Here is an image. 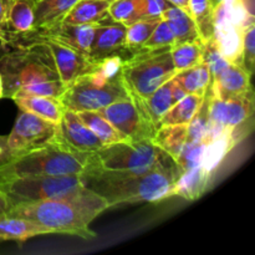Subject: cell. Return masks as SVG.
I'll return each instance as SVG.
<instances>
[{
  "label": "cell",
  "instance_id": "5b68a950",
  "mask_svg": "<svg viewBox=\"0 0 255 255\" xmlns=\"http://www.w3.org/2000/svg\"><path fill=\"white\" fill-rule=\"evenodd\" d=\"M0 189L16 203L40 201L99 202L104 198L87 188L81 176H26L0 181Z\"/></svg>",
  "mask_w": 255,
  "mask_h": 255
},
{
  "label": "cell",
  "instance_id": "2e32d148",
  "mask_svg": "<svg viewBox=\"0 0 255 255\" xmlns=\"http://www.w3.org/2000/svg\"><path fill=\"white\" fill-rule=\"evenodd\" d=\"M252 75L237 64H229L218 76L212 79V96L217 99H233L252 91Z\"/></svg>",
  "mask_w": 255,
  "mask_h": 255
},
{
  "label": "cell",
  "instance_id": "7c38bea8",
  "mask_svg": "<svg viewBox=\"0 0 255 255\" xmlns=\"http://www.w3.org/2000/svg\"><path fill=\"white\" fill-rule=\"evenodd\" d=\"M24 35H26L27 37H31V39L39 40L49 47L50 52L54 57L60 80L66 86V89L70 85L74 84L79 77L87 74L92 69L94 61L90 57L66 46V45H62L55 40L47 39V37L40 36V35L35 34L34 31L26 32Z\"/></svg>",
  "mask_w": 255,
  "mask_h": 255
},
{
  "label": "cell",
  "instance_id": "f1b7e54d",
  "mask_svg": "<svg viewBox=\"0 0 255 255\" xmlns=\"http://www.w3.org/2000/svg\"><path fill=\"white\" fill-rule=\"evenodd\" d=\"M203 45L202 40H197L171 46V57L177 72L203 64Z\"/></svg>",
  "mask_w": 255,
  "mask_h": 255
},
{
  "label": "cell",
  "instance_id": "f546056e",
  "mask_svg": "<svg viewBox=\"0 0 255 255\" xmlns=\"http://www.w3.org/2000/svg\"><path fill=\"white\" fill-rule=\"evenodd\" d=\"M213 0H189V14L196 22L203 42L213 37Z\"/></svg>",
  "mask_w": 255,
  "mask_h": 255
},
{
  "label": "cell",
  "instance_id": "9c48e42d",
  "mask_svg": "<svg viewBox=\"0 0 255 255\" xmlns=\"http://www.w3.org/2000/svg\"><path fill=\"white\" fill-rule=\"evenodd\" d=\"M57 131L59 124L20 110L14 127L6 137L12 158L47 144L56 137Z\"/></svg>",
  "mask_w": 255,
  "mask_h": 255
},
{
  "label": "cell",
  "instance_id": "b9f144b4",
  "mask_svg": "<svg viewBox=\"0 0 255 255\" xmlns=\"http://www.w3.org/2000/svg\"><path fill=\"white\" fill-rule=\"evenodd\" d=\"M11 1L12 0H0V27L4 26L5 21H6L7 11H9Z\"/></svg>",
  "mask_w": 255,
  "mask_h": 255
},
{
  "label": "cell",
  "instance_id": "277c9868",
  "mask_svg": "<svg viewBox=\"0 0 255 255\" xmlns=\"http://www.w3.org/2000/svg\"><path fill=\"white\" fill-rule=\"evenodd\" d=\"M91 153L71 148L57 137L45 146L14 157L0 168V181L26 176H81Z\"/></svg>",
  "mask_w": 255,
  "mask_h": 255
},
{
  "label": "cell",
  "instance_id": "f35d334b",
  "mask_svg": "<svg viewBox=\"0 0 255 255\" xmlns=\"http://www.w3.org/2000/svg\"><path fill=\"white\" fill-rule=\"evenodd\" d=\"M12 158V154L7 147V141L5 136H0V168L4 166L6 162Z\"/></svg>",
  "mask_w": 255,
  "mask_h": 255
},
{
  "label": "cell",
  "instance_id": "ee69618b",
  "mask_svg": "<svg viewBox=\"0 0 255 255\" xmlns=\"http://www.w3.org/2000/svg\"><path fill=\"white\" fill-rule=\"evenodd\" d=\"M5 45H6V39H5L4 31H2V29L0 27V50H1Z\"/></svg>",
  "mask_w": 255,
  "mask_h": 255
},
{
  "label": "cell",
  "instance_id": "ac0fdd59",
  "mask_svg": "<svg viewBox=\"0 0 255 255\" xmlns=\"http://www.w3.org/2000/svg\"><path fill=\"white\" fill-rule=\"evenodd\" d=\"M14 102L19 110L30 112L41 119L59 124L62 119L66 107L59 99L50 96H36V95H24L14 97Z\"/></svg>",
  "mask_w": 255,
  "mask_h": 255
},
{
  "label": "cell",
  "instance_id": "3957f363",
  "mask_svg": "<svg viewBox=\"0 0 255 255\" xmlns=\"http://www.w3.org/2000/svg\"><path fill=\"white\" fill-rule=\"evenodd\" d=\"M107 208L110 206L105 199L99 202L40 201L14 204L7 216L34 222L50 229L52 234H70L92 239L96 233L89 226Z\"/></svg>",
  "mask_w": 255,
  "mask_h": 255
},
{
  "label": "cell",
  "instance_id": "d6a6232c",
  "mask_svg": "<svg viewBox=\"0 0 255 255\" xmlns=\"http://www.w3.org/2000/svg\"><path fill=\"white\" fill-rule=\"evenodd\" d=\"M209 126H211V120L208 114V90H207L203 104L187 126V141H199L206 143Z\"/></svg>",
  "mask_w": 255,
  "mask_h": 255
},
{
  "label": "cell",
  "instance_id": "ffe728a7",
  "mask_svg": "<svg viewBox=\"0 0 255 255\" xmlns=\"http://www.w3.org/2000/svg\"><path fill=\"white\" fill-rule=\"evenodd\" d=\"M44 234H52V232L24 218L10 216L0 218V242L15 241L24 243L27 239Z\"/></svg>",
  "mask_w": 255,
  "mask_h": 255
},
{
  "label": "cell",
  "instance_id": "8992f818",
  "mask_svg": "<svg viewBox=\"0 0 255 255\" xmlns=\"http://www.w3.org/2000/svg\"><path fill=\"white\" fill-rule=\"evenodd\" d=\"M154 168L182 172L176 161L158 148L152 139H139L117 142L92 152L87 171L144 172Z\"/></svg>",
  "mask_w": 255,
  "mask_h": 255
},
{
  "label": "cell",
  "instance_id": "c3c4849f",
  "mask_svg": "<svg viewBox=\"0 0 255 255\" xmlns=\"http://www.w3.org/2000/svg\"><path fill=\"white\" fill-rule=\"evenodd\" d=\"M109 1H114V0H109Z\"/></svg>",
  "mask_w": 255,
  "mask_h": 255
},
{
  "label": "cell",
  "instance_id": "30bf717a",
  "mask_svg": "<svg viewBox=\"0 0 255 255\" xmlns=\"http://www.w3.org/2000/svg\"><path fill=\"white\" fill-rule=\"evenodd\" d=\"M97 112L109 120L112 126L128 141L152 139L157 129L132 99L114 102Z\"/></svg>",
  "mask_w": 255,
  "mask_h": 255
},
{
  "label": "cell",
  "instance_id": "bcb514c9",
  "mask_svg": "<svg viewBox=\"0 0 255 255\" xmlns=\"http://www.w3.org/2000/svg\"><path fill=\"white\" fill-rule=\"evenodd\" d=\"M222 1H226V0H213V2H214V5H217V4H219V2H222Z\"/></svg>",
  "mask_w": 255,
  "mask_h": 255
},
{
  "label": "cell",
  "instance_id": "d6986e66",
  "mask_svg": "<svg viewBox=\"0 0 255 255\" xmlns=\"http://www.w3.org/2000/svg\"><path fill=\"white\" fill-rule=\"evenodd\" d=\"M172 79L164 82L162 86H159L153 94L149 95L146 99H137V97H131L134 102L139 106L144 116L147 117L149 122L154 127H158L159 121L163 117V115L168 111L173 105L172 100Z\"/></svg>",
  "mask_w": 255,
  "mask_h": 255
},
{
  "label": "cell",
  "instance_id": "d590c367",
  "mask_svg": "<svg viewBox=\"0 0 255 255\" xmlns=\"http://www.w3.org/2000/svg\"><path fill=\"white\" fill-rule=\"evenodd\" d=\"M174 44H176V39H174L173 32L169 29L166 20L161 17L157 26L152 31L151 36L148 37V40L144 42L141 49H159V47L173 46Z\"/></svg>",
  "mask_w": 255,
  "mask_h": 255
},
{
  "label": "cell",
  "instance_id": "ba28073f",
  "mask_svg": "<svg viewBox=\"0 0 255 255\" xmlns=\"http://www.w3.org/2000/svg\"><path fill=\"white\" fill-rule=\"evenodd\" d=\"M131 99L122 77L104 81L91 74H85L70 85L60 101L71 111H99L114 102Z\"/></svg>",
  "mask_w": 255,
  "mask_h": 255
},
{
  "label": "cell",
  "instance_id": "74e56055",
  "mask_svg": "<svg viewBox=\"0 0 255 255\" xmlns=\"http://www.w3.org/2000/svg\"><path fill=\"white\" fill-rule=\"evenodd\" d=\"M173 4L168 0H142V16L143 19L162 17L163 12Z\"/></svg>",
  "mask_w": 255,
  "mask_h": 255
},
{
  "label": "cell",
  "instance_id": "e0dca14e",
  "mask_svg": "<svg viewBox=\"0 0 255 255\" xmlns=\"http://www.w3.org/2000/svg\"><path fill=\"white\" fill-rule=\"evenodd\" d=\"M213 173H209L202 166H197L182 172L172 188V196H178L188 201L201 198L208 189Z\"/></svg>",
  "mask_w": 255,
  "mask_h": 255
},
{
  "label": "cell",
  "instance_id": "e575fe53",
  "mask_svg": "<svg viewBox=\"0 0 255 255\" xmlns=\"http://www.w3.org/2000/svg\"><path fill=\"white\" fill-rule=\"evenodd\" d=\"M206 143L199 141H187L182 148L179 156L176 158V163L182 172L194 168L201 163L202 152Z\"/></svg>",
  "mask_w": 255,
  "mask_h": 255
},
{
  "label": "cell",
  "instance_id": "7dc6e473",
  "mask_svg": "<svg viewBox=\"0 0 255 255\" xmlns=\"http://www.w3.org/2000/svg\"><path fill=\"white\" fill-rule=\"evenodd\" d=\"M34 1H39V0H34Z\"/></svg>",
  "mask_w": 255,
  "mask_h": 255
},
{
  "label": "cell",
  "instance_id": "8fae6325",
  "mask_svg": "<svg viewBox=\"0 0 255 255\" xmlns=\"http://www.w3.org/2000/svg\"><path fill=\"white\" fill-rule=\"evenodd\" d=\"M208 114L213 125L223 129L236 128L252 121L254 116L253 90L233 99H217L208 89Z\"/></svg>",
  "mask_w": 255,
  "mask_h": 255
},
{
  "label": "cell",
  "instance_id": "603a6c76",
  "mask_svg": "<svg viewBox=\"0 0 255 255\" xmlns=\"http://www.w3.org/2000/svg\"><path fill=\"white\" fill-rule=\"evenodd\" d=\"M162 19L166 20L173 32L176 44L202 40L193 17L186 10L172 5L163 12Z\"/></svg>",
  "mask_w": 255,
  "mask_h": 255
},
{
  "label": "cell",
  "instance_id": "60d3db41",
  "mask_svg": "<svg viewBox=\"0 0 255 255\" xmlns=\"http://www.w3.org/2000/svg\"><path fill=\"white\" fill-rule=\"evenodd\" d=\"M10 208H11V203H10L9 198L6 194L0 189V218L7 216Z\"/></svg>",
  "mask_w": 255,
  "mask_h": 255
},
{
  "label": "cell",
  "instance_id": "44dd1931",
  "mask_svg": "<svg viewBox=\"0 0 255 255\" xmlns=\"http://www.w3.org/2000/svg\"><path fill=\"white\" fill-rule=\"evenodd\" d=\"M34 0H12L1 27L4 35L26 34L34 30Z\"/></svg>",
  "mask_w": 255,
  "mask_h": 255
},
{
  "label": "cell",
  "instance_id": "4fadbf2b",
  "mask_svg": "<svg viewBox=\"0 0 255 255\" xmlns=\"http://www.w3.org/2000/svg\"><path fill=\"white\" fill-rule=\"evenodd\" d=\"M126 30V25L114 21L110 19L109 15L97 22L96 32H95L94 41L90 50V59L92 61H96V60L116 56V55L126 59L125 55L128 52L125 47Z\"/></svg>",
  "mask_w": 255,
  "mask_h": 255
},
{
  "label": "cell",
  "instance_id": "9a60e30c",
  "mask_svg": "<svg viewBox=\"0 0 255 255\" xmlns=\"http://www.w3.org/2000/svg\"><path fill=\"white\" fill-rule=\"evenodd\" d=\"M32 31L42 37H47L62 45H66L89 57L95 32H96V24L72 25L57 22L49 27L36 29Z\"/></svg>",
  "mask_w": 255,
  "mask_h": 255
},
{
  "label": "cell",
  "instance_id": "5bb4252c",
  "mask_svg": "<svg viewBox=\"0 0 255 255\" xmlns=\"http://www.w3.org/2000/svg\"><path fill=\"white\" fill-rule=\"evenodd\" d=\"M57 137L71 148L86 153H92L104 147L99 137L81 121L76 112L69 109L65 110L59 122Z\"/></svg>",
  "mask_w": 255,
  "mask_h": 255
},
{
  "label": "cell",
  "instance_id": "f6af8a7d",
  "mask_svg": "<svg viewBox=\"0 0 255 255\" xmlns=\"http://www.w3.org/2000/svg\"><path fill=\"white\" fill-rule=\"evenodd\" d=\"M4 97V85H2V79L1 75H0V99Z\"/></svg>",
  "mask_w": 255,
  "mask_h": 255
},
{
  "label": "cell",
  "instance_id": "8d00e7d4",
  "mask_svg": "<svg viewBox=\"0 0 255 255\" xmlns=\"http://www.w3.org/2000/svg\"><path fill=\"white\" fill-rule=\"evenodd\" d=\"M255 64V24L251 22L243 31V42H242V64L246 71L253 75Z\"/></svg>",
  "mask_w": 255,
  "mask_h": 255
},
{
  "label": "cell",
  "instance_id": "52a82bcc",
  "mask_svg": "<svg viewBox=\"0 0 255 255\" xmlns=\"http://www.w3.org/2000/svg\"><path fill=\"white\" fill-rule=\"evenodd\" d=\"M177 74L171 46L139 49L122 62L121 77L131 97L146 99Z\"/></svg>",
  "mask_w": 255,
  "mask_h": 255
},
{
  "label": "cell",
  "instance_id": "4dcf8cb0",
  "mask_svg": "<svg viewBox=\"0 0 255 255\" xmlns=\"http://www.w3.org/2000/svg\"><path fill=\"white\" fill-rule=\"evenodd\" d=\"M161 17H152V19H141L132 22L127 26L126 39H125V47L129 54L137 51L143 46L144 42L151 36L152 31L157 26Z\"/></svg>",
  "mask_w": 255,
  "mask_h": 255
},
{
  "label": "cell",
  "instance_id": "7a4b0ae2",
  "mask_svg": "<svg viewBox=\"0 0 255 255\" xmlns=\"http://www.w3.org/2000/svg\"><path fill=\"white\" fill-rule=\"evenodd\" d=\"M6 45L0 50V75L4 97L35 84L60 80L49 47L26 35H5Z\"/></svg>",
  "mask_w": 255,
  "mask_h": 255
},
{
  "label": "cell",
  "instance_id": "cb8c5ba5",
  "mask_svg": "<svg viewBox=\"0 0 255 255\" xmlns=\"http://www.w3.org/2000/svg\"><path fill=\"white\" fill-rule=\"evenodd\" d=\"M79 0H39L34 2V30L61 22Z\"/></svg>",
  "mask_w": 255,
  "mask_h": 255
},
{
  "label": "cell",
  "instance_id": "6da1fadb",
  "mask_svg": "<svg viewBox=\"0 0 255 255\" xmlns=\"http://www.w3.org/2000/svg\"><path fill=\"white\" fill-rule=\"evenodd\" d=\"M182 172L154 168L144 172H107L89 169L81 174L85 186L110 207L139 202H158L172 197V188Z\"/></svg>",
  "mask_w": 255,
  "mask_h": 255
},
{
  "label": "cell",
  "instance_id": "484cf974",
  "mask_svg": "<svg viewBox=\"0 0 255 255\" xmlns=\"http://www.w3.org/2000/svg\"><path fill=\"white\" fill-rule=\"evenodd\" d=\"M173 80L187 91L188 95H199L204 96L212 82L211 72L206 64H199L197 66L178 71L173 76Z\"/></svg>",
  "mask_w": 255,
  "mask_h": 255
},
{
  "label": "cell",
  "instance_id": "4316f807",
  "mask_svg": "<svg viewBox=\"0 0 255 255\" xmlns=\"http://www.w3.org/2000/svg\"><path fill=\"white\" fill-rule=\"evenodd\" d=\"M204 96L192 94L187 95L181 101L172 105L171 109L161 119L158 127L166 126V125H184V126H188L189 122L192 121V119L198 112L201 105L203 104Z\"/></svg>",
  "mask_w": 255,
  "mask_h": 255
},
{
  "label": "cell",
  "instance_id": "7402d4cb",
  "mask_svg": "<svg viewBox=\"0 0 255 255\" xmlns=\"http://www.w3.org/2000/svg\"><path fill=\"white\" fill-rule=\"evenodd\" d=\"M109 0H79L70 9L61 22L72 25L97 24L107 16Z\"/></svg>",
  "mask_w": 255,
  "mask_h": 255
},
{
  "label": "cell",
  "instance_id": "ab89813d",
  "mask_svg": "<svg viewBox=\"0 0 255 255\" xmlns=\"http://www.w3.org/2000/svg\"><path fill=\"white\" fill-rule=\"evenodd\" d=\"M171 92H172V100H173V105L176 104V102L181 101L182 99H184V97L187 96V91L184 89H182L181 86H179L178 84H177L176 81L173 80V77H172V87H171Z\"/></svg>",
  "mask_w": 255,
  "mask_h": 255
},
{
  "label": "cell",
  "instance_id": "836d02e7",
  "mask_svg": "<svg viewBox=\"0 0 255 255\" xmlns=\"http://www.w3.org/2000/svg\"><path fill=\"white\" fill-rule=\"evenodd\" d=\"M203 64L208 66L212 79L218 76L231 62L222 55L214 37L204 41L203 45Z\"/></svg>",
  "mask_w": 255,
  "mask_h": 255
},
{
  "label": "cell",
  "instance_id": "d4e9b609",
  "mask_svg": "<svg viewBox=\"0 0 255 255\" xmlns=\"http://www.w3.org/2000/svg\"><path fill=\"white\" fill-rule=\"evenodd\" d=\"M152 142L176 161L187 142V126L166 125L157 127Z\"/></svg>",
  "mask_w": 255,
  "mask_h": 255
},
{
  "label": "cell",
  "instance_id": "83f0119b",
  "mask_svg": "<svg viewBox=\"0 0 255 255\" xmlns=\"http://www.w3.org/2000/svg\"><path fill=\"white\" fill-rule=\"evenodd\" d=\"M77 116L81 119V121L99 137L100 141L104 143V146L117 143V142L128 141L125 138L116 128L111 125L109 120L105 119L100 112L97 111H80L76 112Z\"/></svg>",
  "mask_w": 255,
  "mask_h": 255
},
{
  "label": "cell",
  "instance_id": "7bdbcfd3",
  "mask_svg": "<svg viewBox=\"0 0 255 255\" xmlns=\"http://www.w3.org/2000/svg\"><path fill=\"white\" fill-rule=\"evenodd\" d=\"M171 4H173L174 6H178L181 9L186 10L189 12V0H168Z\"/></svg>",
  "mask_w": 255,
  "mask_h": 255
},
{
  "label": "cell",
  "instance_id": "1f68e13d",
  "mask_svg": "<svg viewBox=\"0 0 255 255\" xmlns=\"http://www.w3.org/2000/svg\"><path fill=\"white\" fill-rule=\"evenodd\" d=\"M107 15L111 20L121 24L131 25L142 16V0H114L110 4Z\"/></svg>",
  "mask_w": 255,
  "mask_h": 255
}]
</instances>
